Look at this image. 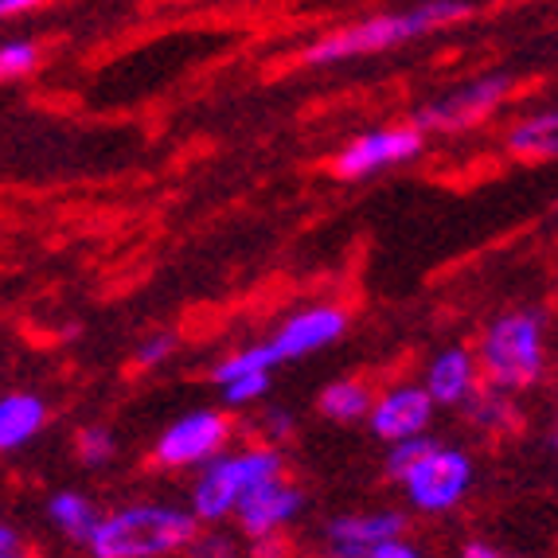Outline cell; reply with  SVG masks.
Here are the masks:
<instances>
[{
  "label": "cell",
  "mask_w": 558,
  "mask_h": 558,
  "mask_svg": "<svg viewBox=\"0 0 558 558\" xmlns=\"http://www.w3.org/2000/svg\"><path fill=\"white\" fill-rule=\"evenodd\" d=\"M196 543V515L168 504H130L102 515L90 539L94 558H172Z\"/></svg>",
  "instance_id": "obj_1"
},
{
  "label": "cell",
  "mask_w": 558,
  "mask_h": 558,
  "mask_svg": "<svg viewBox=\"0 0 558 558\" xmlns=\"http://www.w3.org/2000/svg\"><path fill=\"white\" fill-rule=\"evenodd\" d=\"M473 16V4L465 0H429L410 12H391V16H375L352 24V28H340L336 36H325L320 44H313L305 51V63H344V59L375 56V51H387V47H399L414 36H426V32L441 28V24H453V20Z\"/></svg>",
  "instance_id": "obj_2"
},
{
  "label": "cell",
  "mask_w": 558,
  "mask_h": 558,
  "mask_svg": "<svg viewBox=\"0 0 558 558\" xmlns=\"http://www.w3.org/2000/svg\"><path fill=\"white\" fill-rule=\"evenodd\" d=\"M286 461L274 446L262 449H242V453L215 457L211 465H204L196 488H192V515L204 523H219L227 515H239L242 500L266 484L281 481Z\"/></svg>",
  "instance_id": "obj_3"
},
{
  "label": "cell",
  "mask_w": 558,
  "mask_h": 558,
  "mask_svg": "<svg viewBox=\"0 0 558 558\" xmlns=\"http://www.w3.org/2000/svg\"><path fill=\"white\" fill-rule=\"evenodd\" d=\"M481 372L496 391H520L543 372V328L531 313L493 320L481 340Z\"/></svg>",
  "instance_id": "obj_4"
},
{
  "label": "cell",
  "mask_w": 558,
  "mask_h": 558,
  "mask_svg": "<svg viewBox=\"0 0 558 558\" xmlns=\"http://www.w3.org/2000/svg\"><path fill=\"white\" fill-rule=\"evenodd\" d=\"M469 484H473V461L446 446H429V453L402 476L410 504L429 515L453 512L457 504L465 500Z\"/></svg>",
  "instance_id": "obj_5"
},
{
  "label": "cell",
  "mask_w": 558,
  "mask_h": 558,
  "mask_svg": "<svg viewBox=\"0 0 558 558\" xmlns=\"http://www.w3.org/2000/svg\"><path fill=\"white\" fill-rule=\"evenodd\" d=\"M231 438V422L219 414V410H192L180 422L160 434L157 449H153V461L160 469H187V465H204L223 457V446Z\"/></svg>",
  "instance_id": "obj_6"
},
{
  "label": "cell",
  "mask_w": 558,
  "mask_h": 558,
  "mask_svg": "<svg viewBox=\"0 0 558 558\" xmlns=\"http://www.w3.org/2000/svg\"><path fill=\"white\" fill-rule=\"evenodd\" d=\"M508 78L504 75H484L476 83L465 86H453L449 94L426 102L414 121H418V130H438V133H457V130H469L476 121H484L496 106L504 102V94H508Z\"/></svg>",
  "instance_id": "obj_7"
},
{
  "label": "cell",
  "mask_w": 558,
  "mask_h": 558,
  "mask_svg": "<svg viewBox=\"0 0 558 558\" xmlns=\"http://www.w3.org/2000/svg\"><path fill=\"white\" fill-rule=\"evenodd\" d=\"M418 153H422V130H414V125L363 133V137H355L352 145L336 157V177H344V180L372 177L379 168L402 165V160L418 157Z\"/></svg>",
  "instance_id": "obj_8"
},
{
  "label": "cell",
  "mask_w": 558,
  "mask_h": 558,
  "mask_svg": "<svg viewBox=\"0 0 558 558\" xmlns=\"http://www.w3.org/2000/svg\"><path fill=\"white\" fill-rule=\"evenodd\" d=\"M402 527H407L402 512H363L332 520L325 531L328 558H367L372 550L402 539Z\"/></svg>",
  "instance_id": "obj_9"
},
{
  "label": "cell",
  "mask_w": 558,
  "mask_h": 558,
  "mask_svg": "<svg viewBox=\"0 0 558 558\" xmlns=\"http://www.w3.org/2000/svg\"><path fill=\"white\" fill-rule=\"evenodd\" d=\"M429 414H434V399H429L426 387H395L383 399H375L372 410V429L383 441H410L422 438L429 426Z\"/></svg>",
  "instance_id": "obj_10"
},
{
  "label": "cell",
  "mask_w": 558,
  "mask_h": 558,
  "mask_svg": "<svg viewBox=\"0 0 558 558\" xmlns=\"http://www.w3.org/2000/svg\"><path fill=\"white\" fill-rule=\"evenodd\" d=\"M301 504H305L301 488L281 476V481L266 484V488H258V493L246 496L234 520H239V527L246 531L251 539H266V535H281L289 523L298 520Z\"/></svg>",
  "instance_id": "obj_11"
},
{
  "label": "cell",
  "mask_w": 558,
  "mask_h": 558,
  "mask_svg": "<svg viewBox=\"0 0 558 558\" xmlns=\"http://www.w3.org/2000/svg\"><path fill=\"white\" fill-rule=\"evenodd\" d=\"M348 328V317L340 308H308V313H298L293 320H286L278 336L270 340V352L274 360H298V355L317 352V348H328L332 340H340Z\"/></svg>",
  "instance_id": "obj_12"
},
{
  "label": "cell",
  "mask_w": 558,
  "mask_h": 558,
  "mask_svg": "<svg viewBox=\"0 0 558 558\" xmlns=\"http://www.w3.org/2000/svg\"><path fill=\"white\" fill-rule=\"evenodd\" d=\"M426 391L434 402L441 407H457V402H465L476 395V363L465 348H449L441 352L438 360L429 363L426 372Z\"/></svg>",
  "instance_id": "obj_13"
},
{
  "label": "cell",
  "mask_w": 558,
  "mask_h": 558,
  "mask_svg": "<svg viewBox=\"0 0 558 558\" xmlns=\"http://www.w3.org/2000/svg\"><path fill=\"white\" fill-rule=\"evenodd\" d=\"M47 407L36 395H4L0 402V449H20L44 429Z\"/></svg>",
  "instance_id": "obj_14"
},
{
  "label": "cell",
  "mask_w": 558,
  "mask_h": 558,
  "mask_svg": "<svg viewBox=\"0 0 558 558\" xmlns=\"http://www.w3.org/2000/svg\"><path fill=\"white\" fill-rule=\"evenodd\" d=\"M47 515H51V523L63 531L66 539L83 543V547H90L94 531H98V523H102V515L94 512V504L86 500V496H78V493L51 496V504H47Z\"/></svg>",
  "instance_id": "obj_15"
},
{
  "label": "cell",
  "mask_w": 558,
  "mask_h": 558,
  "mask_svg": "<svg viewBox=\"0 0 558 558\" xmlns=\"http://www.w3.org/2000/svg\"><path fill=\"white\" fill-rule=\"evenodd\" d=\"M508 149L515 157H539V160H558V110L535 113V118L520 121L508 133Z\"/></svg>",
  "instance_id": "obj_16"
},
{
  "label": "cell",
  "mask_w": 558,
  "mask_h": 558,
  "mask_svg": "<svg viewBox=\"0 0 558 558\" xmlns=\"http://www.w3.org/2000/svg\"><path fill=\"white\" fill-rule=\"evenodd\" d=\"M375 399L367 391V383L360 379H340L332 387H325L320 395V414L336 422H355V418H372Z\"/></svg>",
  "instance_id": "obj_17"
},
{
  "label": "cell",
  "mask_w": 558,
  "mask_h": 558,
  "mask_svg": "<svg viewBox=\"0 0 558 558\" xmlns=\"http://www.w3.org/2000/svg\"><path fill=\"white\" fill-rule=\"evenodd\" d=\"M274 352H270V344H254V348H242V352H234V355H227L219 367L211 372V379L215 383H234V379H242V375H258V372H270L274 367Z\"/></svg>",
  "instance_id": "obj_18"
},
{
  "label": "cell",
  "mask_w": 558,
  "mask_h": 558,
  "mask_svg": "<svg viewBox=\"0 0 558 558\" xmlns=\"http://www.w3.org/2000/svg\"><path fill=\"white\" fill-rule=\"evenodd\" d=\"M469 414H473V422L484 429H512L515 426L512 402L504 399L500 391L496 395H473V399H469Z\"/></svg>",
  "instance_id": "obj_19"
},
{
  "label": "cell",
  "mask_w": 558,
  "mask_h": 558,
  "mask_svg": "<svg viewBox=\"0 0 558 558\" xmlns=\"http://www.w3.org/2000/svg\"><path fill=\"white\" fill-rule=\"evenodd\" d=\"M113 453H118V441H113L110 429H102V426L78 429V457H83L86 465H106Z\"/></svg>",
  "instance_id": "obj_20"
},
{
  "label": "cell",
  "mask_w": 558,
  "mask_h": 558,
  "mask_svg": "<svg viewBox=\"0 0 558 558\" xmlns=\"http://www.w3.org/2000/svg\"><path fill=\"white\" fill-rule=\"evenodd\" d=\"M429 446H434V441H429V438H410V441H395V446H391V457H387V473H391L395 481H402V476H407L410 469L418 465L422 457L429 453Z\"/></svg>",
  "instance_id": "obj_21"
},
{
  "label": "cell",
  "mask_w": 558,
  "mask_h": 558,
  "mask_svg": "<svg viewBox=\"0 0 558 558\" xmlns=\"http://www.w3.org/2000/svg\"><path fill=\"white\" fill-rule=\"evenodd\" d=\"M32 66H36V47H32V44L16 39V44L0 47V75H4V78L28 75Z\"/></svg>",
  "instance_id": "obj_22"
},
{
  "label": "cell",
  "mask_w": 558,
  "mask_h": 558,
  "mask_svg": "<svg viewBox=\"0 0 558 558\" xmlns=\"http://www.w3.org/2000/svg\"><path fill=\"white\" fill-rule=\"evenodd\" d=\"M266 387H270V372H258V375H242V379L227 383L223 395L231 407H242V402H254L266 395Z\"/></svg>",
  "instance_id": "obj_23"
},
{
  "label": "cell",
  "mask_w": 558,
  "mask_h": 558,
  "mask_svg": "<svg viewBox=\"0 0 558 558\" xmlns=\"http://www.w3.org/2000/svg\"><path fill=\"white\" fill-rule=\"evenodd\" d=\"M184 558H234V547L223 535H196V543L184 550Z\"/></svg>",
  "instance_id": "obj_24"
},
{
  "label": "cell",
  "mask_w": 558,
  "mask_h": 558,
  "mask_svg": "<svg viewBox=\"0 0 558 558\" xmlns=\"http://www.w3.org/2000/svg\"><path fill=\"white\" fill-rule=\"evenodd\" d=\"M172 348H177V336L157 332L153 340H145V344L137 348V363H141V367H153V363L168 360V355H172Z\"/></svg>",
  "instance_id": "obj_25"
},
{
  "label": "cell",
  "mask_w": 558,
  "mask_h": 558,
  "mask_svg": "<svg viewBox=\"0 0 558 558\" xmlns=\"http://www.w3.org/2000/svg\"><path fill=\"white\" fill-rule=\"evenodd\" d=\"M258 426H262V438H270V441H286L289 434H293V418H289L286 410H266Z\"/></svg>",
  "instance_id": "obj_26"
},
{
  "label": "cell",
  "mask_w": 558,
  "mask_h": 558,
  "mask_svg": "<svg viewBox=\"0 0 558 558\" xmlns=\"http://www.w3.org/2000/svg\"><path fill=\"white\" fill-rule=\"evenodd\" d=\"M0 558H32L28 543H24V535H20L12 523L0 527Z\"/></svg>",
  "instance_id": "obj_27"
},
{
  "label": "cell",
  "mask_w": 558,
  "mask_h": 558,
  "mask_svg": "<svg viewBox=\"0 0 558 558\" xmlns=\"http://www.w3.org/2000/svg\"><path fill=\"white\" fill-rule=\"evenodd\" d=\"M289 543L281 535H266V539H254V558H286Z\"/></svg>",
  "instance_id": "obj_28"
},
{
  "label": "cell",
  "mask_w": 558,
  "mask_h": 558,
  "mask_svg": "<svg viewBox=\"0 0 558 558\" xmlns=\"http://www.w3.org/2000/svg\"><path fill=\"white\" fill-rule=\"evenodd\" d=\"M367 558H422V550H418V547H410L407 539H395V543H387V547L372 550Z\"/></svg>",
  "instance_id": "obj_29"
},
{
  "label": "cell",
  "mask_w": 558,
  "mask_h": 558,
  "mask_svg": "<svg viewBox=\"0 0 558 558\" xmlns=\"http://www.w3.org/2000/svg\"><path fill=\"white\" fill-rule=\"evenodd\" d=\"M47 0H0V12L4 16H16V12H28V9H39Z\"/></svg>",
  "instance_id": "obj_30"
},
{
  "label": "cell",
  "mask_w": 558,
  "mask_h": 558,
  "mask_svg": "<svg viewBox=\"0 0 558 558\" xmlns=\"http://www.w3.org/2000/svg\"><path fill=\"white\" fill-rule=\"evenodd\" d=\"M461 558H504V555H500V550L488 547V543H469L465 555H461Z\"/></svg>",
  "instance_id": "obj_31"
}]
</instances>
